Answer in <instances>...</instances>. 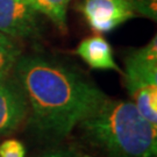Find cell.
Returning a JSON list of instances; mask_svg holds the SVG:
<instances>
[{
  "label": "cell",
  "instance_id": "cell-12",
  "mask_svg": "<svg viewBox=\"0 0 157 157\" xmlns=\"http://www.w3.org/2000/svg\"><path fill=\"white\" fill-rule=\"evenodd\" d=\"M37 157H90L86 152H84L78 147L65 146L59 147L56 149H52L44 152Z\"/></svg>",
  "mask_w": 157,
  "mask_h": 157
},
{
  "label": "cell",
  "instance_id": "cell-3",
  "mask_svg": "<svg viewBox=\"0 0 157 157\" xmlns=\"http://www.w3.org/2000/svg\"><path fill=\"white\" fill-rule=\"evenodd\" d=\"M124 86L139 112L157 126V37L124 61Z\"/></svg>",
  "mask_w": 157,
  "mask_h": 157
},
{
  "label": "cell",
  "instance_id": "cell-4",
  "mask_svg": "<svg viewBox=\"0 0 157 157\" xmlns=\"http://www.w3.org/2000/svg\"><path fill=\"white\" fill-rule=\"evenodd\" d=\"M78 11L98 34L112 32L136 15L128 0H80Z\"/></svg>",
  "mask_w": 157,
  "mask_h": 157
},
{
  "label": "cell",
  "instance_id": "cell-11",
  "mask_svg": "<svg viewBox=\"0 0 157 157\" xmlns=\"http://www.w3.org/2000/svg\"><path fill=\"white\" fill-rule=\"evenodd\" d=\"M0 157H26V147L21 141L6 140L0 143Z\"/></svg>",
  "mask_w": 157,
  "mask_h": 157
},
{
  "label": "cell",
  "instance_id": "cell-5",
  "mask_svg": "<svg viewBox=\"0 0 157 157\" xmlns=\"http://www.w3.org/2000/svg\"><path fill=\"white\" fill-rule=\"evenodd\" d=\"M0 33L12 39L39 37V13L27 0H0Z\"/></svg>",
  "mask_w": 157,
  "mask_h": 157
},
{
  "label": "cell",
  "instance_id": "cell-2",
  "mask_svg": "<svg viewBox=\"0 0 157 157\" xmlns=\"http://www.w3.org/2000/svg\"><path fill=\"white\" fill-rule=\"evenodd\" d=\"M78 126L85 140L109 157H156L157 126L132 101L107 98Z\"/></svg>",
  "mask_w": 157,
  "mask_h": 157
},
{
  "label": "cell",
  "instance_id": "cell-9",
  "mask_svg": "<svg viewBox=\"0 0 157 157\" xmlns=\"http://www.w3.org/2000/svg\"><path fill=\"white\" fill-rule=\"evenodd\" d=\"M20 56L21 49L14 39L0 33V80L10 77Z\"/></svg>",
  "mask_w": 157,
  "mask_h": 157
},
{
  "label": "cell",
  "instance_id": "cell-8",
  "mask_svg": "<svg viewBox=\"0 0 157 157\" xmlns=\"http://www.w3.org/2000/svg\"><path fill=\"white\" fill-rule=\"evenodd\" d=\"M39 14H43L56 28L62 32H67V7L72 0H27Z\"/></svg>",
  "mask_w": 157,
  "mask_h": 157
},
{
  "label": "cell",
  "instance_id": "cell-1",
  "mask_svg": "<svg viewBox=\"0 0 157 157\" xmlns=\"http://www.w3.org/2000/svg\"><path fill=\"white\" fill-rule=\"evenodd\" d=\"M13 71L28 101L29 126L43 140L64 139L108 98L86 77L45 57L21 55Z\"/></svg>",
  "mask_w": 157,
  "mask_h": 157
},
{
  "label": "cell",
  "instance_id": "cell-6",
  "mask_svg": "<svg viewBox=\"0 0 157 157\" xmlns=\"http://www.w3.org/2000/svg\"><path fill=\"white\" fill-rule=\"evenodd\" d=\"M28 101L17 79L0 80V136L15 132L28 118Z\"/></svg>",
  "mask_w": 157,
  "mask_h": 157
},
{
  "label": "cell",
  "instance_id": "cell-10",
  "mask_svg": "<svg viewBox=\"0 0 157 157\" xmlns=\"http://www.w3.org/2000/svg\"><path fill=\"white\" fill-rule=\"evenodd\" d=\"M135 14H140L150 20L157 19V0H128Z\"/></svg>",
  "mask_w": 157,
  "mask_h": 157
},
{
  "label": "cell",
  "instance_id": "cell-7",
  "mask_svg": "<svg viewBox=\"0 0 157 157\" xmlns=\"http://www.w3.org/2000/svg\"><path fill=\"white\" fill-rule=\"evenodd\" d=\"M75 52L92 69L114 70L122 75V70L114 59L109 42L100 34L84 39L77 45Z\"/></svg>",
  "mask_w": 157,
  "mask_h": 157
}]
</instances>
